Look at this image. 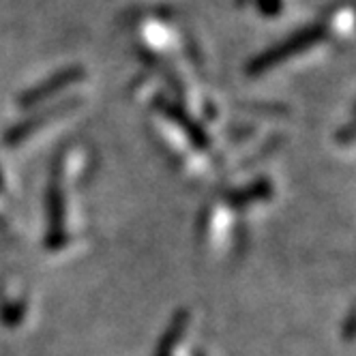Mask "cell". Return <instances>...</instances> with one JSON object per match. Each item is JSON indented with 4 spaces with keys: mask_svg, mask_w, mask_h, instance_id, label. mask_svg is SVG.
Listing matches in <instances>:
<instances>
[{
    "mask_svg": "<svg viewBox=\"0 0 356 356\" xmlns=\"http://www.w3.org/2000/svg\"><path fill=\"white\" fill-rule=\"evenodd\" d=\"M320 29H309V31H300L298 35H294L290 41H286L284 45H279V47H275V49H268L266 54H262L256 63L251 65V71H266V69H270V67H275L277 63H282V60H286L288 56H292V54H298V52H302V49H307L312 43H316L318 39H320Z\"/></svg>",
    "mask_w": 356,
    "mask_h": 356,
    "instance_id": "cell-1",
    "label": "cell"
},
{
    "mask_svg": "<svg viewBox=\"0 0 356 356\" xmlns=\"http://www.w3.org/2000/svg\"><path fill=\"white\" fill-rule=\"evenodd\" d=\"M80 75H82V69H78V67L65 69V71H60L58 75H54L52 80H47V82H43V84L35 86L33 90H29V92H26V97H24L22 101H24V104H37V101H41V99L49 97L52 92H56V90H60V88L69 86V84H73L75 80H80Z\"/></svg>",
    "mask_w": 356,
    "mask_h": 356,
    "instance_id": "cell-2",
    "label": "cell"
},
{
    "mask_svg": "<svg viewBox=\"0 0 356 356\" xmlns=\"http://www.w3.org/2000/svg\"><path fill=\"white\" fill-rule=\"evenodd\" d=\"M260 9L266 15H277L279 9H282V0H260Z\"/></svg>",
    "mask_w": 356,
    "mask_h": 356,
    "instance_id": "cell-3",
    "label": "cell"
}]
</instances>
